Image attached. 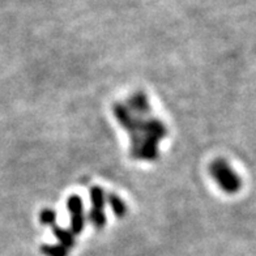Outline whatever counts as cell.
Here are the masks:
<instances>
[{"mask_svg": "<svg viewBox=\"0 0 256 256\" xmlns=\"http://www.w3.org/2000/svg\"><path fill=\"white\" fill-rule=\"evenodd\" d=\"M54 228V234L56 236L58 240H59V246L63 247L67 251H71V248L74 244V234L71 232V229H63V228H58L55 224L52 225Z\"/></svg>", "mask_w": 256, "mask_h": 256, "instance_id": "5", "label": "cell"}, {"mask_svg": "<svg viewBox=\"0 0 256 256\" xmlns=\"http://www.w3.org/2000/svg\"><path fill=\"white\" fill-rule=\"evenodd\" d=\"M209 172L217 184L220 186V188L225 191L226 194H236L240 191V184H242L240 178L226 161L217 160V161L212 162Z\"/></svg>", "mask_w": 256, "mask_h": 256, "instance_id": "2", "label": "cell"}, {"mask_svg": "<svg viewBox=\"0 0 256 256\" xmlns=\"http://www.w3.org/2000/svg\"><path fill=\"white\" fill-rule=\"evenodd\" d=\"M90 199L93 209L90 212V221L96 228H102L106 222V216H104V204H106V198H104V190L100 187H93L90 190Z\"/></svg>", "mask_w": 256, "mask_h": 256, "instance_id": "3", "label": "cell"}, {"mask_svg": "<svg viewBox=\"0 0 256 256\" xmlns=\"http://www.w3.org/2000/svg\"><path fill=\"white\" fill-rule=\"evenodd\" d=\"M40 222L44 225H54L55 222V212L51 209H46L40 213Z\"/></svg>", "mask_w": 256, "mask_h": 256, "instance_id": "8", "label": "cell"}, {"mask_svg": "<svg viewBox=\"0 0 256 256\" xmlns=\"http://www.w3.org/2000/svg\"><path fill=\"white\" fill-rule=\"evenodd\" d=\"M114 115L130 134L132 157L140 161H154L158 157L160 142L166 138L168 130L160 119L153 116L148 97L138 92L115 104Z\"/></svg>", "mask_w": 256, "mask_h": 256, "instance_id": "1", "label": "cell"}, {"mask_svg": "<svg viewBox=\"0 0 256 256\" xmlns=\"http://www.w3.org/2000/svg\"><path fill=\"white\" fill-rule=\"evenodd\" d=\"M42 251L48 256H67L68 252H70V251L64 250L59 244H55V246H44L42 247Z\"/></svg>", "mask_w": 256, "mask_h": 256, "instance_id": "7", "label": "cell"}, {"mask_svg": "<svg viewBox=\"0 0 256 256\" xmlns=\"http://www.w3.org/2000/svg\"><path fill=\"white\" fill-rule=\"evenodd\" d=\"M68 212L71 214V232L74 234H78L82 232L85 225L84 209H82V202L78 196H71L67 202Z\"/></svg>", "mask_w": 256, "mask_h": 256, "instance_id": "4", "label": "cell"}, {"mask_svg": "<svg viewBox=\"0 0 256 256\" xmlns=\"http://www.w3.org/2000/svg\"><path fill=\"white\" fill-rule=\"evenodd\" d=\"M108 202H110V206H112V210H114V213L116 214L118 217H122L124 216L126 212H127V206H126L124 202L120 199V198H118L116 195H108Z\"/></svg>", "mask_w": 256, "mask_h": 256, "instance_id": "6", "label": "cell"}]
</instances>
